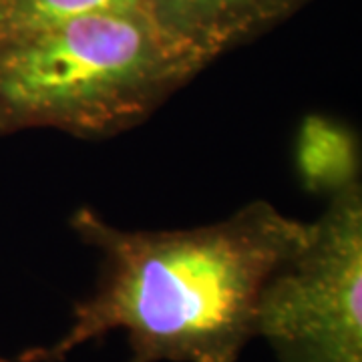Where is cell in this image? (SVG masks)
<instances>
[{"mask_svg":"<svg viewBox=\"0 0 362 362\" xmlns=\"http://www.w3.org/2000/svg\"><path fill=\"white\" fill-rule=\"evenodd\" d=\"M256 337L280 362H362L361 181L332 195L262 288Z\"/></svg>","mask_w":362,"mask_h":362,"instance_id":"obj_3","label":"cell"},{"mask_svg":"<svg viewBox=\"0 0 362 362\" xmlns=\"http://www.w3.org/2000/svg\"><path fill=\"white\" fill-rule=\"evenodd\" d=\"M298 173L306 189L334 195L358 183V145L344 125L328 117L304 119L298 133Z\"/></svg>","mask_w":362,"mask_h":362,"instance_id":"obj_5","label":"cell"},{"mask_svg":"<svg viewBox=\"0 0 362 362\" xmlns=\"http://www.w3.org/2000/svg\"><path fill=\"white\" fill-rule=\"evenodd\" d=\"M207 59L143 11L85 14L0 39V135L113 137L156 113Z\"/></svg>","mask_w":362,"mask_h":362,"instance_id":"obj_2","label":"cell"},{"mask_svg":"<svg viewBox=\"0 0 362 362\" xmlns=\"http://www.w3.org/2000/svg\"><path fill=\"white\" fill-rule=\"evenodd\" d=\"M71 226L101 254L95 290L63 337L14 362H63L113 330L127 337V362H235L256 337L266 280L308 232L264 199L187 230H121L89 207Z\"/></svg>","mask_w":362,"mask_h":362,"instance_id":"obj_1","label":"cell"},{"mask_svg":"<svg viewBox=\"0 0 362 362\" xmlns=\"http://www.w3.org/2000/svg\"><path fill=\"white\" fill-rule=\"evenodd\" d=\"M292 0H145V11L173 39L211 59Z\"/></svg>","mask_w":362,"mask_h":362,"instance_id":"obj_4","label":"cell"},{"mask_svg":"<svg viewBox=\"0 0 362 362\" xmlns=\"http://www.w3.org/2000/svg\"><path fill=\"white\" fill-rule=\"evenodd\" d=\"M0 362H6V361H0Z\"/></svg>","mask_w":362,"mask_h":362,"instance_id":"obj_7","label":"cell"},{"mask_svg":"<svg viewBox=\"0 0 362 362\" xmlns=\"http://www.w3.org/2000/svg\"><path fill=\"white\" fill-rule=\"evenodd\" d=\"M145 11V0H0V39L85 14Z\"/></svg>","mask_w":362,"mask_h":362,"instance_id":"obj_6","label":"cell"}]
</instances>
